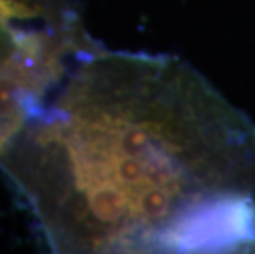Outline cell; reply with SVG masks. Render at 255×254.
<instances>
[{"mask_svg": "<svg viewBox=\"0 0 255 254\" xmlns=\"http://www.w3.org/2000/svg\"><path fill=\"white\" fill-rule=\"evenodd\" d=\"M23 89H30L25 81L8 69H0V139L5 142H8L26 122L20 104Z\"/></svg>", "mask_w": 255, "mask_h": 254, "instance_id": "7a4b0ae2", "label": "cell"}, {"mask_svg": "<svg viewBox=\"0 0 255 254\" xmlns=\"http://www.w3.org/2000/svg\"><path fill=\"white\" fill-rule=\"evenodd\" d=\"M25 137L64 253H255V122L183 59L97 50Z\"/></svg>", "mask_w": 255, "mask_h": 254, "instance_id": "6da1fadb", "label": "cell"}]
</instances>
